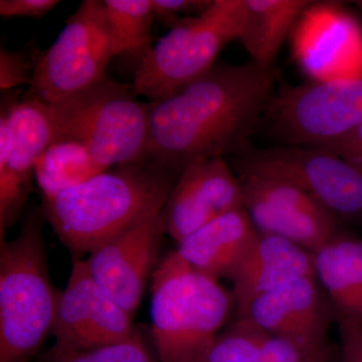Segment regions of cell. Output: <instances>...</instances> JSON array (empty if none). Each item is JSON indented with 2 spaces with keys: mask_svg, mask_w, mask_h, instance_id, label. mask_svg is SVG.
<instances>
[{
  "mask_svg": "<svg viewBox=\"0 0 362 362\" xmlns=\"http://www.w3.org/2000/svg\"><path fill=\"white\" fill-rule=\"evenodd\" d=\"M316 277L296 279L257 298L240 316L259 329L309 350L329 349L335 311Z\"/></svg>",
  "mask_w": 362,
  "mask_h": 362,
  "instance_id": "cell-15",
  "label": "cell"
},
{
  "mask_svg": "<svg viewBox=\"0 0 362 362\" xmlns=\"http://www.w3.org/2000/svg\"><path fill=\"white\" fill-rule=\"evenodd\" d=\"M244 9L245 0H211L176 23L143 52L131 85L136 96L153 101L211 70L223 47L240 39Z\"/></svg>",
  "mask_w": 362,
  "mask_h": 362,
  "instance_id": "cell-6",
  "label": "cell"
},
{
  "mask_svg": "<svg viewBox=\"0 0 362 362\" xmlns=\"http://www.w3.org/2000/svg\"><path fill=\"white\" fill-rule=\"evenodd\" d=\"M244 207L242 182L223 157L187 166L176 180L162 209L166 233L180 242L197 228Z\"/></svg>",
  "mask_w": 362,
  "mask_h": 362,
  "instance_id": "cell-16",
  "label": "cell"
},
{
  "mask_svg": "<svg viewBox=\"0 0 362 362\" xmlns=\"http://www.w3.org/2000/svg\"><path fill=\"white\" fill-rule=\"evenodd\" d=\"M356 4V6L358 7L359 11H361V13L362 14V0L361 1H356L354 2Z\"/></svg>",
  "mask_w": 362,
  "mask_h": 362,
  "instance_id": "cell-30",
  "label": "cell"
},
{
  "mask_svg": "<svg viewBox=\"0 0 362 362\" xmlns=\"http://www.w3.org/2000/svg\"><path fill=\"white\" fill-rule=\"evenodd\" d=\"M47 104L56 141L83 145L105 169L145 161L148 102L131 86L106 77Z\"/></svg>",
  "mask_w": 362,
  "mask_h": 362,
  "instance_id": "cell-5",
  "label": "cell"
},
{
  "mask_svg": "<svg viewBox=\"0 0 362 362\" xmlns=\"http://www.w3.org/2000/svg\"><path fill=\"white\" fill-rule=\"evenodd\" d=\"M313 255L317 281L335 316L362 326V239L338 228Z\"/></svg>",
  "mask_w": 362,
  "mask_h": 362,
  "instance_id": "cell-19",
  "label": "cell"
},
{
  "mask_svg": "<svg viewBox=\"0 0 362 362\" xmlns=\"http://www.w3.org/2000/svg\"><path fill=\"white\" fill-rule=\"evenodd\" d=\"M156 18L165 25H175L188 16H197L206 8L211 0H151Z\"/></svg>",
  "mask_w": 362,
  "mask_h": 362,
  "instance_id": "cell-26",
  "label": "cell"
},
{
  "mask_svg": "<svg viewBox=\"0 0 362 362\" xmlns=\"http://www.w3.org/2000/svg\"><path fill=\"white\" fill-rule=\"evenodd\" d=\"M239 178L244 209L259 233L315 252L337 233V216L299 188L262 176Z\"/></svg>",
  "mask_w": 362,
  "mask_h": 362,
  "instance_id": "cell-11",
  "label": "cell"
},
{
  "mask_svg": "<svg viewBox=\"0 0 362 362\" xmlns=\"http://www.w3.org/2000/svg\"><path fill=\"white\" fill-rule=\"evenodd\" d=\"M37 362H160L143 341L134 334L123 341L89 350H68L52 346Z\"/></svg>",
  "mask_w": 362,
  "mask_h": 362,
  "instance_id": "cell-24",
  "label": "cell"
},
{
  "mask_svg": "<svg viewBox=\"0 0 362 362\" xmlns=\"http://www.w3.org/2000/svg\"><path fill=\"white\" fill-rule=\"evenodd\" d=\"M165 233L158 211L97 247L85 259L97 284L131 315L139 306L147 278L156 270Z\"/></svg>",
  "mask_w": 362,
  "mask_h": 362,
  "instance_id": "cell-13",
  "label": "cell"
},
{
  "mask_svg": "<svg viewBox=\"0 0 362 362\" xmlns=\"http://www.w3.org/2000/svg\"><path fill=\"white\" fill-rule=\"evenodd\" d=\"M204 362H319L315 354L240 318L223 331Z\"/></svg>",
  "mask_w": 362,
  "mask_h": 362,
  "instance_id": "cell-21",
  "label": "cell"
},
{
  "mask_svg": "<svg viewBox=\"0 0 362 362\" xmlns=\"http://www.w3.org/2000/svg\"><path fill=\"white\" fill-rule=\"evenodd\" d=\"M151 337L160 362H204L232 310V293L177 252L151 275Z\"/></svg>",
  "mask_w": 362,
  "mask_h": 362,
  "instance_id": "cell-3",
  "label": "cell"
},
{
  "mask_svg": "<svg viewBox=\"0 0 362 362\" xmlns=\"http://www.w3.org/2000/svg\"><path fill=\"white\" fill-rule=\"evenodd\" d=\"M240 176L289 183L310 195L337 218L362 216V171L328 150L277 145L239 153Z\"/></svg>",
  "mask_w": 362,
  "mask_h": 362,
  "instance_id": "cell-9",
  "label": "cell"
},
{
  "mask_svg": "<svg viewBox=\"0 0 362 362\" xmlns=\"http://www.w3.org/2000/svg\"><path fill=\"white\" fill-rule=\"evenodd\" d=\"M117 54L148 49L156 21L151 0H105ZM145 49V51H146Z\"/></svg>",
  "mask_w": 362,
  "mask_h": 362,
  "instance_id": "cell-23",
  "label": "cell"
},
{
  "mask_svg": "<svg viewBox=\"0 0 362 362\" xmlns=\"http://www.w3.org/2000/svg\"><path fill=\"white\" fill-rule=\"evenodd\" d=\"M274 94L272 69L252 62L216 64L201 77L148 102L145 161L180 175L194 162L240 153Z\"/></svg>",
  "mask_w": 362,
  "mask_h": 362,
  "instance_id": "cell-1",
  "label": "cell"
},
{
  "mask_svg": "<svg viewBox=\"0 0 362 362\" xmlns=\"http://www.w3.org/2000/svg\"><path fill=\"white\" fill-rule=\"evenodd\" d=\"M132 317L97 284L86 261L77 259L59 295L52 329L54 346L89 350L123 341L136 332Z\"/></svg>",
  "mask_w": 362,
  "mask_h": 362,
  "instance_id": "cell-12",
  "label": "cell"
},
{
  "mask_svg": "<svg viewBox=\"0 0 362 362\" xmlns=\"http://www.w3.org/2000/svg\"><path fill=\"white\" fill-rule=\"evenodd\" d=\"M295 28V56L313 81L362 78L361 28L337 4L312 1Z\"/></svg>",
  "mask_w": 362,
  "mask_h": 362,
  "instance_id": "cell-14",
  "label": "cell"
},
{
  "mask_svg": "<svg viewBox=\"0 0 362 362\" xmlns=\"http://www.w3.org/2000/svg\"><path fill=\"white\" fill-rule=\"evenodd\" d=\"M105 170L83 145L61 140L52 143L40 157L35 176L47 197L76 187Z\"/></svg>",
  "mask_w": 362,
  "mask_h": 362,
  "instance_id": "cell-22",
  "label": "cell"
},
{
  "mask_svg": "<svg viewBox=\"0 0 362 362\" xmlns=\"http://www.w3.org/2000/svg\"><path fill=\"white\" fill-rule=\"evenodd\" d=\"M244 207L233 209L178 242L181 258L204 275L232 277L259 237Z\"/></svg>",
  "mask_w": 362,
  "mask_h": 362,
  "instance_id": "cell-18",
  "label": "cell"
},
{
  "mask_svg": "<svg viewBox=\"0 0 362 362\" xmlns=\"http://www.w3.org/2000/svg\"><path fill=\"white\" fill-rule=\"evenodd\" d=\"M35 61H30L23 52L11 51L1 45L0 49V89H13L32 83Z\"/></svg>",
  "mask_w": 362,
  "mask_h": 362,
  "instance_id": "cell-25",
  "label": "cell"
},
{
  "mask_svg": "<svg viewBox=\"0 0 362 362\" xmlns=\"http://www.w3.org/2000/svg\"><path fill=\"white\" fill-rule=\"evenodd\" d=\"M117 56L105 2L85 0L54 44L35 59L30 96L52 103L106 78Z\"/></svg>",
  "mask_w": 362,
  "mask_h": 362,
  "instance_id": "cell-8",
  "label": "cell"
},
{
  "mask_svg": "<svg viewBox=\"0 0 362 362\" xmlns=\"http://www.w3.org/2000/svg\"><path fill=\"white\" fill-rule=\"evenodd\" d=\"M339 332L343 362H362V326L349 319L335 316Z\"/></svg>",
  "mask_w": 362,
  "mask_h": 362,
  "instance_id": "cell-27",
  "label": "cell"
},
{
  "mask_svg": "<svg viewBox=\"0 0 362 362\" xmlns=\"http://www.w3.org/2000/svg\"><path fill=\"white\" fill-rule=\"evenodd\" d=\"M178 176L149 161L124 164L44 197L42 213L75 256L90 254L161 211Z\"/></svg>",
  "mask_w": 362,
  "mask_h": 362,
  "instance_id": "cell-2",
  "label": "cell"
},
{
  "mask_svg": "<svg viewBox=\"0 0 362 362\" xmlns=\"http://www.w3.org/2000/svg\"><path fill=\"white\" fill-rule=\"evenodd\" d=\"M42 209L0 247V362H32L52 333L59 292L47 269Z\"/></svg>",
  "mask_w": 362,
  "mask_h": 362,
  "instance_id": "cell-4",
  "label": "cell"
},
{
  "mask_svg": "<svg viewBox=\"0 0 362 362\" xmlns=\"http://www.w3.org/2000/svg\"><path fill=\"white\" fill-rule=\"evenodd\" d=\"M264 118L280 145L327 146L362 124V78L286 86L273 95Z\"/></svg>",
  "mask_w": 362,
  "mask_h": 362,
  "instance_id": "cell-7",
  "label": "cell"
},
{
  "mask_svg": "<svg viewBox=\"0 0 362 362\" xmlns=\"http://www.w3.org/2000/svg\"><path fill=\"white\" fill-rule=\"evenodd\" d=\"M56 141L49 104L28 98L2 107L0 115V237L32 192L35 165Z\"/></svg>",
  "mask_w": 362,
  "mask_h": 362,
  "instance_id": "cell-10",
  "label": "cell"
},
{
  "mask_svg": "<svg viewBox=\"0 0 362 362\" xmlns=\"http://www.w3.org/2000/svg\"><path fill=\"white\" fill-rule=\"evenodd\" d=\"M309 0H245L240 40L251 62L272 69L281 47L294 30Z\"/></svg>",
  "mask_w": 362,
  "mask_h": 362,
  "instance_id": "cell-20",
  "label": "cell"
},
{
  "mask_svg": "<svg viewBox=\"0 0 362 362\" xmlns=\"http://www.w3.org/2000/svg\"><path fill=\"white\" fill-rule=\"evenodd\" d=\"M320 149L337 154L362 171V124L342 139L321 147Z\"/></svg>",
  "mask_w": 362,
  "mask_h": 362,
  "instance_id": "cell-29",
  "label": "cell"
},
{
  "mask_svg": "<svg viewBox=\"0 0 362 362\" xmlns=\"http://www.w3.org/2000/svg\"><path fill=\"white\" fill-rule=\"evenodd\" d=\"M59 4V0H1L0 16L4 18H40Z\"/></svg>",
  "mask_w": 362,
  "mask_h": 362,
  "instance_id": "cell-28",
  "label": "cell"
},
{
  "mask_svg": "<svg viewBox=\"0 0 362 362\" xmlns=\"http://www.w3.org/2000/svg\"><path fill=\"white\" fill-rule=\"evenodd\" d=\"M304 277H316L313 252L277 235L259 233L230 279L239 316L257 298Z\"/></svg>",
  "mask_w": 362,
  "mask_h": 362,
  "instance_id": "cell-17",
  "label": "cell"
}]
</instances>
